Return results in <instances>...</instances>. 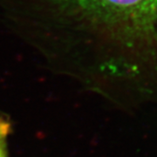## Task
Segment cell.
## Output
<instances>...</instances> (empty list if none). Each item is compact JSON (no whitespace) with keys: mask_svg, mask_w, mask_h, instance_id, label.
<instances>
[{"mask_svg":"<svg viewBox=\"0 0 157 157\" xmlns=\"http://www.w3.org/2000/svg\"><path fill=\"white\" fill-rule=\"evenodd\" d=\"M78 78L128 107L157 100V0H33Z\"/></svg>","mask_w":157,"mask_h":157,"instance_id":"1","label":"cell"},{"mask_svg":"<svg viewBox=\"0 0 157 157\" xmlns=\"http://www.w3.org/2000/svg\"><path fill=\"white\" fill-rule=\"evenodd\" d=\"M11 129V122L7 118L0 116V157H8V138Z\"/></svg>","mask_w":157,"mask_h":157,"instance_id":"2","label":"cell"}]
</instances>
